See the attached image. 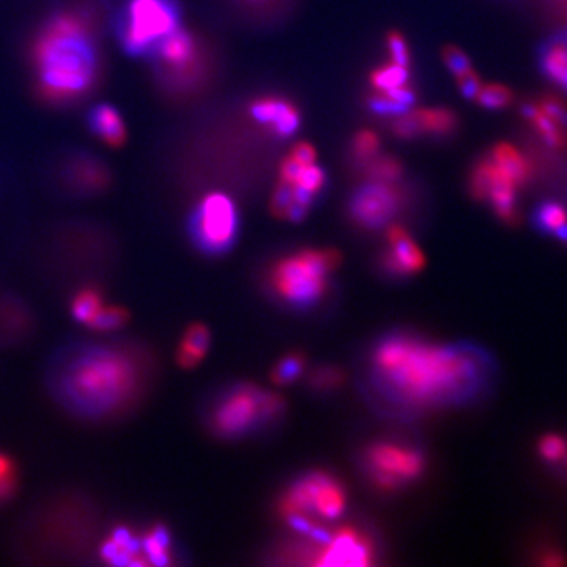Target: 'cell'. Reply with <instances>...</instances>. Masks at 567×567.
I'll return each instance as SVG.
<instances>
[{"mask_svg":"<svg viewBox=\"0 0 567 567\" xmlns=\"http://www.w3.org/2000/svg\"><path fill=\"white\" fill-rule=\"evenodd\" d=\"M333 476L325 471H312L293 482L279 501V512L284 519L292 516L317 517L323 490Z\"/></svg>","mask_w":567,"mask_h":567,"instance_id":"obj_14","label":"cell"},{"mask_svg":"<svg viewBox=\"0 0 567 567\" xmlns=\"http://www.w3.org/2000/svg\"><path fill=\"white\" fill-rule=\"evenodd\" d=\"M539 454H541L542 459L549 464H558V462H563L564 457L567 454V441L564 440L560 435H545L541 441H539Z\"/></svg>","mask_w":567,"mask_h":567,"instance_id":"obj_33","label":"cell"},{"mask_svg":"<svg viewBox=\"0 0 567 567\" xmlns=\"http://www.w3.org/2000/svg\"><path fill=\"white\" fill-rule=\"evenodd\" d=\"M103 306V298L97 290L84 289L76 295L75 300L71 303V312L78 322L90 327Z\"/></svg>","mask_w":567,"mask_h":567,"instance_id":"obj_22","label":"cell"},{"mask_svg":"<svg viewBox=\"0 0 567 567\" xmlns=\"http://www.w3.org/2000/svg\"><path fill=\"white\" fill-rule=\"evenodd\" d=\"M284 407L286 402L279 394L241 383L227 391L215 408L213 429L224 438L241 437L259 424L278 418Z\"/></svg>","mask_w":567,"mask_h":567,"instance_id":"obj_6","label":"cell"},{"mask_svg":"<svg viewBox=\"0 0 567 567\" xmlns=\"http://www.w3.org/2000/svg\"><path fill=\"white\" fill-rule=\"evenodd\" d=\"M542 68L547 78L563 86L567 78V45L555 43L549 51L545 52Z\"/></svg>","mask_w":567,"mask_h":567,"instance_id":"obj_25","label":"cell"},{"mask_svg":"<svg viewBox=\"0 0 567 567\" xmlns=\"http://www.w3.org/2000/svg\"><path fill=\"white\" fill-rule=\"evenodd\" d=\"M341 264L334 249H303L279 260L270 275L278 297L295 308H308L327 293L331 273Z\"/></svg>","mask_w":567,"mask_h":567,"instance_id":"obj_4","label":"cell"},{"mask_svg":"<svg viewBox=\"0 0 567 567\" xmlns=\"http://www.w3.org/2000/svg\"><path fill=\"white\" fill-rule=\"evenodd\" d=\"M75 174L76 182L86 186V188H101L104 183L108 182V174L104 171V167L100 163L92 160L78 161Z\"/></svg>","mask_w":567,"mask_h":567,"instance_id":"obj_29","label":"cell"},{"mask_svg":"<svg viewBox=\"0 0 567 567\" xmlns=\"http://www.w3.org/2000/svg\"><path fill=\"white\" fill-rule=\"evenodd\" d=\"M388 249L383 252L382 267L393 276H412L426 267V256L412 235L397 224L386 230Z\"/></svg>","mask_w":567,"mask_h":567,"instance_id":"obj_13","label":"cell"},{"mask_svg":"<svg viewBox=\"0 0 567 567\" xmlns=\"http://www.w3.org/2000/svg\"><path fill=\"white\" fill-rule=\"evenodd\" d=\"M252 119L270 128L279 138H289L300 126L301 115L290 101L281 98H262L249 108Z\"/></svg>","mask_w":567,"mask_h":567,"instance_id":"obj_16","label":"cell"},{"mask_svg":"<svg viewBox=\"0 0 567 567\" xmlns=\"http://www.w3.org/2000/svg\"><path fill=\"white\" fill-rule=\"evenodd\" d=\"M289 156L293 161H297V163L303 164V166H308V164L315 163L317 153H315L314 147L308 144V142H298V144L293 147Z\"/></svg>","mask_w":567,"mask_h":567,"instance_id":"obj_40","label":"cell"},{"mask_svg":"<svg viewBox=\"0 0 567 567\" xmlns=\"http://www.w3.org/2000/svg\"><path fill=\"white\" fill-rule=\"evenodd\" d=\"M563 86L566 87V89H567V78H566V81H564Z\"/></svg>","mask_w":567,"mask_h":567,"instance_id":"obj_41","label":"cell"},{"mask_svg":"<svg viewBox=\"0 0 567 567\" xmlns=\"http://www.w3.org/2000/svg\"><path fill=\"white\" fill-rule=\"evenodd\" d=\"M523 117L528 125L533 128L534 133L538 134L539 139L544 142L549 149L556 152L567 150V125L555 119L549 112L536 103H530L522 109Z\"/></svg>","mask_w":567,"mask_h":567,"instance_id":"obj_17","label":"cell"},{"mask_svg":"<svg viewBox=\"0 0 567 567\" xmlns=\"http://www.w3.org/2000/svg\"><path fill=\"white\" fill-rule=\"evenodd\" d=\"M475 101L481 104L482 108L498 111V109L511 106L512 101H514V93L503 84H482Z\"/></svg>","mask_w":567,"mask_h":567,"instance_id":"obj_27","label":"cell"},{"mask_svg":"<svg viewBox=\"0 0 567 567\" xmlns=\"http://www.w3.org/2000/svg\"><path fill=\"white\" fill-rule=\"evenodd\" d=\"M386 43H388V49H390L391 62L408 68V65H410V49H408L404 35L393 30L388 34Z\"/></svg>","mask_w":567,"mask_h":567,"instance_id":"obj_36","label":"cell"},{"mask_svg":"<svg viewBox=\"0 0 567 567\" xmlns=\"http://www.w3.org/2000/svg\"><path fill=\"white\" fill-rule=\"evenodd\" d=\"M237 207L229 196L212 193L199 202L191 218V235L204 252L218 254L234 245L238 235Z\"/></svg>","mask_w":567,"mask_h":567,"instance_id":"obj_8","label":"cell"},{"mask_svg":"<svg viewBox=\"0 0 567 567\" xmlns=\"http://www.w3.org/2000/svg\"><path fill=\"white\" fill-rule=\"evenodd\" d=\"M539 224L547 232L556 234V237L567 243V212L563 205L549 202L539 212Z\"/></svg>","mask_w":567,"mask_h":567,"instance_id":"obj_26","label":"cell"},{"mask_svg":"<svg viewBox=\"0 0 567 567\" xmlns=\"http://www.w3.org/2000/svg\"><path fill=\"white\" fill-rule=\"evenodd\" d=\"M342 380H344V375H342L341 369L334 366L319 367L311 375L312 386L319 391L334 390L341 385Z\"/></svg>","mask_w":567,"mask_h":567,"instance_id":"obj_34","label":"cell"},{"mask_svg":"<svg viewBox=\"0 0 567 567\" xmlns=\"http://www.w3.org/2000/svg\"><path fill=\"white\" fill-rule=\"evenodd\" d=\"M303 369L304 356L301 353H289L278 361L271 372V378L278 385H289L303 374Z\"/></svg>","mask_w":567,"mask_h":567,"instance_id":"obj_28","label":"cell"},{"mask_svg":"<svg viewBox=\"0 0 567 567\" xmlns=\"http://www.w3.org/2000/svg\"><path fill=\"white\" fill-rule=\"evenodd\" d=\"M89 128L98 139L112 149H119L126 141V126L120 112L111 104H97L89 112Z\"/></svg>","mask_w":567,"mask_h":567,"instance_id":"obj_18","label":"cell"},{"mask_svg":"<svg viewBox=\"0 0 567 567\" xmlns=\"http://www.w3.org/2000/svg\"><path fill=\"white\" fill-rule=\"evenodd\" d=\"M152 56L158 73L169 86H189L199 76L201 51L196 38L180 27L156 46Z\"/></svg>","mask_w":567,"mask_h":567,"instance_id":"obj_10","label":"cell"},{"mask_svg":"<svg viewBox=\"0 0 567 567\" xmlns=\"http://www.w3.org/2000/svg\"><path fill=\"white\" fill-rule=\"evenodd\" d=\"M210 331L202 323H193L186 328L182 342L178 345L177 361L185 369H193L204 360L210 347Z\"/></svg>","mask_w":567,"mask_h":567,"instance_id":"obj_20","label":"cell"},{"mask_svg":"<svg viewBox=\"0 0 567 567\" xmlns=\"http://www.w3.org/2000/svg\"><path fill=\"white\" fill-rule=\"evenodd\" d=\"M138 383V369L114 350H93L70 367L63 390L79 407L106 412L125 402Z\"/></svg>","mask_w":567,"mask_h":567,"instance_id":"obj_3","label":"cell"},{"mask_svg":"<svg viewBox=\"0 0 567 567\" xmlns=\"http://www.w3.org/2000/svg\"><path fill=\"white\" fill-rule=\"evenodd\" d=\"M372 383L386 401L412 410L464 404L492 377V360L470 344H437L408 333L380 339L371 356Z\"/></svg>","mask_w":567,"mask_h":567,"instance_id":"obj_1","label":"cell"},{"mask_svg":"<svg viewBox=\"0 0 567 567\" xmlns=\"http://www.w3.org/2000/svg\"><path fill=\"white\" fill-rule=\"evenodd\" d=\"M289 185L298 186V188L306 189L308 193L317 194L320 189L325 185V172H323L322 167L317 166V164H308V166H303L301 164L300 169H298L297 175L293 178V182Z\"/></svg>","mask_w":567,"mask_h":567,"instance_id":"obj_31","label":"cell"},{"mask_svg":"<svg viewBox=\"0 0 567 567\" xmlns=\"http://www.w3.org/2000/svg\"><path fill=\"white\" fill-rule=\"evenodd\" d=\"M441 56H443L448 70L451 71L456 78L457 76L464 75L467 71L473 70L467 54H465L462 49L457 48V46H446L443 52H441Z\"/></svg>","mask_w":567,"mask_h":567,"instance_id":"obj_35","label":"cell"},{"mask_svg":"<svg viewBox=\"0 0 567 567\" xmlns=\"http://www.w3.org/2000/svg\"><path fill=\"white\" fill-rule=\"evenodd\" d=\"M312 566H371L374 563V542L366 533L353 527L331 533L327 544L309 550Z\"/></svg>","mask_w":567,"mask_h":567,"instance_id":"obj_12","label":"cell"},{"mask_svg":"<svg viewBox=\"0 0 567 567\" xmlns=\"http://www.w3.org/2000/svg\"><path fill=\"white\" fill-rule=\"evenodd\" d=\"M456 79L460 93H462L467 100L475 101L482 84H484L481 78H479L478 73H476L475 70H470L464 73V75L457 76Z\"/></svg>","mask_w":567,"mask_h":567,"instance_id":"obj_39","label":"cell"},{"mask_svg":"<svg viewBox=\"0 0 567 567\" xmlns=\"http://www.w3.org/2000/svg\"><path fill=\"white\" fill-rule=\"evenodd\" d=\"M141 549L144 555L149 558V563L155 564V566L171 564V538H169L166 528H153L141 542Z\"/></svg>","mask_w":567,"mask_h":567,"instance_id":"obj_21","label":"cell"},{"mask_svg":"<svg viewBox=\"0 0 567 567\" xmlns=\"http://www.w3.org/2000/svg\"><path fill=\"white\" fill-rule=\"evenodd\" d=\"M16 471L10 457L0 454V501L12 495L15 490Z\"/></svg>","mask_w":567,"mask_h":567,"instance_id":"obj_37","label":"cell"},{"mask_svg":"<svg viewBox=\"0 0 567 567\" xmlns=\"http://www.w3.org/2000/svg\"><path fill=\"white\" fill-rule=\"evenodd\" d=\"M41 97L71 103L97 86L101 59L89 19L81 13H56L41 27L34 45Z\"/></svg>","mask_w":567,"mask_h":567,"instance_id":"obj_2","label":"cell"},{"mask_svg":"<svg viewBox=\"0 0 567 567\" xmlns=\"http://www.w3.org/2000/svg\"><path fill=\"white\" fill-rule=\"evenodd\" d=\"M366 175L372 182L396 183L404 174V166L394 156H380L367 161Z\"/></svg>","mask_w":567,"mask_h":567,"instance_id":"obj_23","label":"cell"},{"mask_svg":"<svg viewBox=\"0 0 567 567\" xmlns=\"http://www.w3.org/2000/svg\"><path fill=\"white\" fill-rule=\"evenodd\" d=\"M380 149V138L371 130L356 133L353 139V155L358 161H371Z\"/></svg>","mask_w":567,"mask_h":567,"instance_id":"obj_32","label":"cell"},{"mask_svg":"<svg viewBox=\"0 0 567 567\" xmlns=\"http://www.w3.org/2000/svg\"><path fill=\"white\" fill-rule=\"evenodd\" d=\"M141 553V542L133 538V534L125 528L115 530L111 538L101 547V558L106 563L115 564V566H125V564L144 566L147 563L141 560Z\"/></svg>","mask_w":567,"mask_h":567,"instance_id":"obj_19","label":"cell"},{"mask_svg":"<svg viewBox=\"0 0 567 567\" xmlns=\"http://www.w3.org/2000/svg\"><path fill=\"white\" fill-rule=\"evenodd\" d=\"M519 178L487 156L476 164L470 175V191L475 199L490 202L493 212L504 223L517 221V194L523 188Z\"/></svg>","mask_w":567,"mask_h":567,"instance_id":"obj_9","label":"cell"},{"mask_svg":"<svg viewBox=\"0 0 567 567\" xmlns=\"http://www.w3.org/2000/svg\"><path fill=\"white\" fill-rule=\"evenodd\" d=\"M180 27L177 0H126L115 19V34L123 51L152 56L156 46Z\"/></svg>","mask_w":567,"mask_h":567,"instance_id":"obj_5","label":"cell"},{"mask_svg":"<svg viewBox=\"0 0 567 567\" xmlns=\"http://www.w3.org/2000/svg\"><path fill=\"white\" fill-rule=\"evenodd\" d=\"M364 467L378 489L393 492L423 475L426 459L413 446L380 441L366 449Z\"/></svg>","mask_w":567,"mask_h":567,"instance_id":"obj_7","label":"cell"},{"mask_svg":"<svg viewBox=\"0 0 567 567\" xmlns=\"http://www.w3.org/2000/svg\"><path fill=\"white\" fill-rule=\"evenodd\" d=\"M459 125L456 112L448 108L416 109L397 115L393 131L397 138L412 139L419 134L429 133L446 136Z\"/></svg>","mask_w":567,"mask_h":567,"instance_id":"obj_15","label":"cell"},{"mask_svg":"<svg viewBox=\"0 0 567 567\" xmlns=\"http://www.w3.org/2000/svg\"><path fill=\"white\" fill-rule=\"evenodd\" d=\"M404 191L394 183L369 182L353 194L350 216L353 223L364 229L386 226L401 212Z\"/></svg>","mask_w":567,"mask_h":567,"instance_id":"obj_11","label":"cell"},{"mask_svg":"<svg viewBox=\"0 0 567 567\" xmlns=\"http://www.w3.org/2000/svg\"><path fill=\"white\" fill-rule=\"evenodd\" d=\"M369 106H371L372 111L380 115H402L404 112L408 111V109L401 106V104H397L396 101L391 100L388 95L380 92L369 100Z\"/></svg>","mask_w":567,"mask_h":567,"instance_id":"obj_38","label":"cell"},{"mask_svg":"<svg viewBox=\"0 0 567 567\" xmlns=\"http://www.w3.org/2000/svg\"><path fill=\"white\" fill-rule=\"evenodd\" d=\"M128 322V312L122 306H103L90 328L97 331H114Z\"/></svg>","mask_w":567,"mask_h":567,"instance_id":"obj_30","label":"cell"},{"mask_svg":"<svg viewBox=\"0 0 567 567\" xmlns=\"http://www.w3.org/2000/svg\"><path fill=\"white\" fill-rule=\"evenodd\" d=\"M408 82V68L391 62L377 68L371 75V84L377 92H388Z\"/></svg>","mask_w":567,"mask_h":567,"instance_id":"obj_24","label":"cell"}]
</instances>
